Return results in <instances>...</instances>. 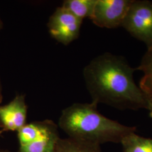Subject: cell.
I'll use <instances>...</instances> for the list:
<instances>
[{"instance_id":"1","label":"cell","mask_w":152,"mask_h":152,"mask_svg":"<svg viewBox=\"0 0 152 152\" xmlns=\"http://www.w3.org/2000/svg\"><path fill=\"white\" fill-rule=\"evenodd\" d=\"M136 70L121 56L105 53L93 59L83 71L92 102L122 110H148L152 100L134 81Z\"/></svg>"},{"instance_id":"2","label":"cell","mask_w":152,"mask_h":152,"mask_svg":"<svg viewBox=\"0 0 152 152\" xmlns=\"http://www.w3.org/2000/svg\"><path fill=\"white\" fill-rule=\"evenodd\" d=\"M98 104L74 103L63 109L59 126L68 137L101 145L119 143L124 137L135 132V127L127 126L99 113Z\"/></svg>"},{"instance_id":"3","label":"cell","mask_w":152,"mask_h":152,"mask_svg":"<svg viewBox=\"0 0 152 152\" xmlns=\"http://www.w3.org/2000/svg\"><path fill=\"white\" fill-rule=\"evenodd\" d=\"M17 132L19 152H55L60 138L58 126L52 120L26 124Z\"/></svg>"},{"instance_id":"4","label":"cell","mask_w":152,"mask_h":152,"mask_svg":"<svg viewBox=\"0 0 152 152\" xmlns=\"http://www.w3.org/2000/svg\"><path fill=\"white\" fill-rule=\"evenodd\" d=\"M132 36L152 46V2L132 0L122 26Z\"/></svg>"},{"instance_id":"5","label":"cell","mask_w":152,"mask_h":152,"mask_svg":"<svg viewBox=\"0 0 152 152\" xmlns=\"http://www.w3.org/2000/svg\"><path fill=\"white\" fill-rule=\"evenodd\" d=\"M82 23V20L61 6L50 16L48 27L51 37L60 44L68 45L78 37Z\"/></svg>"},{"instance_id":"6","label":"cell","mask_w":152,"mask_h":152,"mask_svg":"<svg viewBox=\"0 0 152 152\" xmlns=\"http://www.w3.org/2000/svg\"><path fill=\"white\" fill-rule=\"evenodd\" d=\"M132 0H96L90 19L96 26L113 29L122 26Z\"/></svg>"},{"instance_id":"7","label":"cell","mask_w":152,"mask_h":152,"mask_svg":"<svg viewBox=\"0 0 152 152\" xmlns=\"http://www.w3.org/2000/svg\"><path fill=\"white\" fill-rule=\"evenodd\" d=\"M27 105L24 95H17L9 103L0 105V135L5 131H18L27 124Z\"/></svg>"},{"instance_id":"8","label":"cell","mask_w":152,"mask_h":152,"mask_svg":"<svg viewBox=\"0 0 152 152\" xmlns=\"http://www.w3.org/2000/svg\"><path fill=\"white\" fill-rule=\"evenodd\" d=\"M55 152H102L100 145L71 137L59 138Z\"/></svg>"},{"instance_id":"9","label":"cell","mask_w":152,"mask_h":152,"mask_svg":"<svg viewBox=\"0 0 152 152\" xmlns=\"http://www.w3.org/2000/svg\"><path fill=\"white\" fill-rule=\"evenodd\" d=\"M124 152H152V139L137 135L132 132L120 142Z\"/></svg>"},{"instance_id":"10","label":"cell","mask_w":152,"mask_h":152,"mask_svg":"<svg viewBox=\"0 0 152 152\" xmlns=\"http://www.w3.org/2000/svg\"><path fill=\"white\" fill-rule=\"evenodd\" d=\"M136 69L144 73L139 87L152 100V46L148 48L142 58L140 64Z\"/></svg>"},{"instance_id":"11","label":"cell","mask_w":152,"mask_h":152,"mask_svg":"<svg viewBox=\"0 0 152 152\" xmlns=\"http://www.w3.org/2000/svg\"><path fill=\"white\" fill-rule=\"evenodd\" d=\"M96 2V0H66L61 6L83 21L85 18H90Z\"/></svg>"},{"instance_id":"12","label":"cell","mask_w":152,"mask_h":152,"mask_svg":"<svg viewBox=\"0 0 152 152\" xmlns=\"http://www.w3.org/2000/svg\"><path fill=\"white\" fill-rule=\"evenodd\" d=\"M2 99V87H1V81H0V103H1Z\"/></svg>"},{"instance_id":"13","label":"cell","mask_w":152,"mask_h":152,"mask_svg":"<svg viewBox=\"0 0 152 152\" xmlns=\"http://www.w3.org/2000/svg\"><path fill=\"white\" fill-rule=\"evenodd\" d=\"M148 110L149 111V113H150V115L151 117H152V101L150 105V107H149V108L148 109Z\"/></svg>"},{"instance_id":"14","label":"cell","mask_w":152,"mask_h":152,"mask_svg":"<svg viewBox=\"0 0 152 152\" xmlns=\"http://www.w3.org/2000/svg\"><path fill=\"white\" fill-rule=\"evenodd\" d=\"M2 27H3V23H2V20L1 19V18H0V31L2 29Z\"/></svg>"},{"instance_id":"15","label":"cell","mask_w":152,"mask_h":152,"mask_svg":"<svg viewBox=\"0 0 152 152\" xmlns=\"http://www.w3.org/2000/svg\"><path fill=\"white\" fill-rule=\"evenodd\" d=\"M0 152H12L10 151H8V150H5V149H0Z\"/></svg>"}]
</instances>
